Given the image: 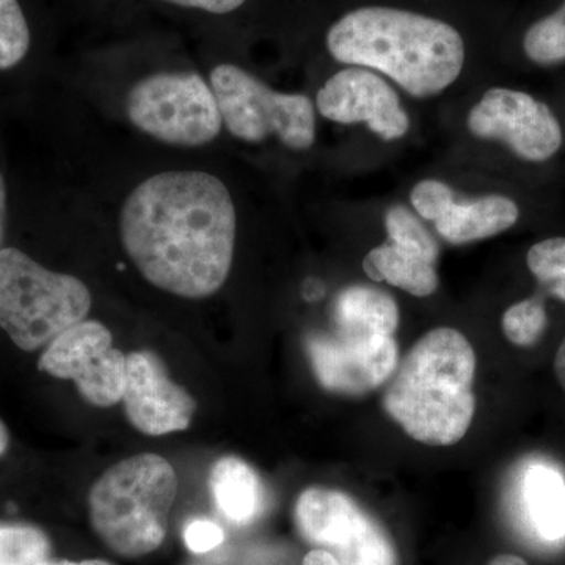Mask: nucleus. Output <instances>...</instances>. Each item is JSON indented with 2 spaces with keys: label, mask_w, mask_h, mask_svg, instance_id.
Wrapping results in <instances>:
<instances>
[{
  "label": "nucleus",
  "mask_w": 565,
  "mask_h": 565,
  "mask_svg": "<svg viewBox=\"0 0 565 565\" xmlns=\"http://www.w3.org/2000/svg\"><path fill=\"white\" fill-rule=\"evenodd\" d=\"M555 373L557 377V382H559L561 386L565 390V338L563 343H561L559 349H557L555 356Z\"/></svg>",
  "instance_id": "30"
},
{
  "label": "nucleus",
  "mask_w": 565,
  "mask_h": 565,
  "mask_svg": "<svg viewBox=\"0 0 565 565\" xmlns=\"http://www.w3.org/2000/svg\"><path fill=\"white\" fill-rule=\"evenodd\" d=\"M546 310L541 297H531L514 303L501 319L504 337L519 348H531L539 343L546 330Z\"/></svg>",
  "instance_id": "24"
},
{
  "label": "nucleus",
  "mask_w": 565,
  "mask_h": 565,
  "mask_svg": "<svg viewBox=\"0 0 565 565\" xmlns=\"http://www.w3.org/2000/svg\"><path fill=\"white\" fill-rule=\"evenodd\" d=\"M363 270L373 280L388 282L411 296L429 297L438 289L435 263L390 243L367 253Z\"/></svg>",
  "instance_id": "18"
},
{
  "label": "nucleus",
  "mask_w": 565,
  "mask_h": 565,
  "mask_svg": "<svg viewBox=\"0 0 565 565\" xmlns=\"http://www.w3.org/2000/svg\"><path fill=\"white\" fill-rule=\"evenodd\" d=\"M223 539H225V534H223L222 527L210 520H193L185 526V546L196 555H203V553L217 548Z\"/></svg>",
  "instance_id": "26"
},
{
  "label": "nucleus",
  "mask_w": 565,
  "mask_h": 565,
  "mask_svg": "<svg viewBox=\"0 0 565 565\" xmlns=\"http://www.w3.org/2000/svg\"><path fill=\"white\" fill-rule=\"evenodd\" d=\"M526 264L546 291L565 303V237H548L534 244Z\"/></svg>",
  "instance_id": "23"
},
{
  "label": "nucleus",
  "mask_w": 565,
  "mask_h": 565,
  "mask_svg": "<svg viewBox=\"0 0 565 565\" xmlns=\"http://www.w3.org/2000/svg\"><path fill=\"white\" fill-rule=\"evenodd\" d=\"M33 565H114L107 563V561L103 559H88L81 561V563H74V561H52L50 557L47 559L40 561V563Z\"/></svg>",
  "instance_id": "31"
},
{
  "label": "nucleus",
  "mask_w": 565,
  "mask_h": 565,
  "mask_svg": "<svg viewBox=\"0 0 565 565\" xmlns=\"http://www.w3.org/2000/svg\"><path fill=\"white\" fill-rule=\"evenodd\" d=\"M526 57L537 65L565 62V0L563 6L534 22L523 39Z\"/></svg>",
  "instance_id": "20"
},
{
  "label": "nucleus",
  "mask_w": 565,
  "mask_h": 565,
  "mask_svg": "<svg viewBox=\"0 0 565 565\" xmlns=\"http://www.w3.org/2000/svg\"><path fill=\"white\" fill-rule=\"evenodd\" d=\"M385 230L390 237V244L437 264L438 255H440L437 241L407 207L399 206V204L390 207L385 214Z\"/></svg>",
  "instance_id": "21"
},
{
  "label": "nucleus",
  "mask_w": 565,
  "mask_h": 565,
  "mask_svg": "<svg viewBox=\"0 0 565 565\" xmlns=\"http://www.w3.org/2000/svg\"><path fill=\"white\" fill-rule=\"evenodd\" d=\"M237 217L232 193L206 172H163L140 182L120 214L122 248L145 280L206 299L228 280Z\"/></svg>",
  "instance_id": "1"
},
{
  "label": "nucleus",
  "mask_w": 565,
  "mask_h": 565,
  "mask_svg": "<svg viewBox=\"0 0 565 565\" xmlns=\"http://www.w3.org/2000/svg\"><path fill=\"white\" fill-rule=\"evenodd\" d=\"M489 565H527L526 561L523 557L515 555H500L493 557L490 561Z\"/></svg>",
  "instance_id": "32"
},
{
  "label": "nucleus",
  "mask_w": 565,
  "mask_h": 565,
  "mask_svg": "<svg viewBox=\"0 0 565 565\" xmlns=\"http://www.w3.org/2000/svg\"><path fill=\"white\" fill-rule=\"evenodd\" d=\"M478 139L504 141L519 158L545 162L563 147V128L553 110L525 92L490 88L468 115Z\"/></svg>",
  "instance_id": "10"
},
{
  "label": "nucleus",
  "mask_w": 565,
  "mask_h": 565,
  "mask_svg": "<svg viewBox=\"0 0 565 565\" xmlns=\"http://www.w3.org/2000/svg\"><path fill=\"white\" fill-rule=\"evenodd\" d=\"M10 445V435L9 430H7L6 424H3L2 419H0V456L6 455L7 448Z\"/></svg>",
  "instance_id": "33"
},
{
  "label": "nucleus",
  "mask_w": 565,
  "mask_h": 565,
  "mask_svg": "<svg viewBox=\"0 0 565 565\" xmlns=\"http://www.w3.org/2000/svg\"><path fill=\"white\" fill-rule=\"evenodd\" d=\"M182 9L206 11L211 14H228L244 6L247 0H162Z\"/></svg>",
  "instance_id": "27"
},
{
  "label": "nucleus",
  "mask_w": 565,
  "mask_h": 565,
  "mask_svg": "<svg viewBox=\"0 0 565 565\" xmlns=\"http://www.w3.org/2000/svg\"><path fill=\"white\" fill-rule=\"evenodd\" d=\"M411 202L423 218L435 223L456 203V196L445 182L424 180L412 189Z\"/></svg>",
  "instance_id": "25"
},
{
  "label": "nucleus",
  "mask_w": 565,
  "mask_h": 565,
  "mask_svg": "<svg viewBox=\"0 0 565 565\" xmlns=\"http://www.w3.org/2000/svg\"><path fill=\"white\" fill-rule=\"evenodd\" d=\"M92 294L74 275L54 273L20 248L0 250V329L35 352L87 318Z\"/></svg>",
  "instance_id": "5"
},
{
  "label": "nucleus",
  "mask_w": 565,
  "mask_h": 565,
  "mask_svg": "<svg viewBox=\"0 0 565 565\" xmlns=\"http://www.w3.org/2000/svg\"><path fill=\"white\" fill-rule=\"evenodd\" d=\"M316 107L327 120L340 125L364 122L384 140H399L411 129V118L399 96L379 74L367 68L338 71L316 96Z\"/></svg>",
  "instance_id": "12"
},
{
  "label": "nucleus",
  "mask_w": 565,
  "mask_h": 565,
  "mask_svg": "<svg viewBox=\"0 0 565 565\" xmlns=\"http://www.w3.org/2000/svg\"><path fill=\"white\" fill-rule=\"evenodd\" d=\"M31 41L20 0H0V71L20 65L31 50Z\"/></svg>",
  "instance_id": "22"
},
{
  "label": "nucleus",
  "mask_w": 565,
  "mask_h": 565,
  "mask_svg": "<svg viewBox=\"0 0 565 565\" xmlns=\"http://www.w3.org/2000/svg\"><path fill=\"white\" fill-rule=\"evenodd\" d=\"M121 401L129 423L152 437L188 429L196 412V401L174 384L162 360L148 351L126 356Z\"/></svg>",
  "instance_id": "13"
},
{
  "label": "nucleus",
  "mask_w": 565,
  "mask_h": 565,
  "mask_svg": "<svg viewBox=\"0 0 565 565\" xmlns=\"http://www.w3.org/2000/svg\"><path fill=\"white\" fill-rule=\"evenodd\" d=\"M214 503L234 525H248L264 508V487L252 465L239 457H222L210 476Z\"/></svg>",
  "instance_id": "15"
},
{
  "label": "nucleus",
  "mask_w": 565,
  "mask_h": 565,
  "mask_svg": "<svg viewBox=\"0 0 565 565\" xmlns=\"http://www.w3.org/2000/svg\"><path fill=\"white\" fill-rule=\"evenodd\" d=\"M520 207L504 195H486L471 202L455 203L435 228L446 243L462 245L489 239L511 230L519 222Z\"/></svg>",
  "instance_id": "14"
},
{
  "label": "nucleus",
  "mask_w": 565,
  "mask_h": 565,
  "mask_svg": "<svg viewBox=\"0 0 565 565\" xmlns=\"http://www.w3.org/2000/svg\"><path fill=\"white\" fill-rule=\"evenodd\" d=\"M476 355L459 330L438 327L416 341L386 382V415L412 440L459 444L473 423Z\"/></svg>",
  "instance_id": "3"
},
{
  "label": "nucleus",
  "mask_w": 565,
  "mask_h": 565,
  "mask_svg": "<svg viewBox=\"0 0 565 565\" xmlns=\"http://www.w3.org/2000/svg\"><path fill=\"white\" fill-rule=\"evenodd\" d=\"M294 516L303 539L332 553L340 565H397L384 526L348 493L308 487L297 498Z\"/></svg>",
  "instance_id": "8"
},
{
  "label": "nucleus",
  "mask_w": 565,
  "mask_h": 565,
  "mask_svg": "<svg viewBox=\"0 0 565 565\" xmlns=\"http://www.w3.org/2000/svg\"><path fill=\"white\" fill-rule=\"evenodd\" d=\"M126 114L139 131L173 147H203L223 128L214 92L196 73L143 77L128 93Z\"/></svg>",
  "instance_id": "7"
},
{
  "label": "nucleus",
  "mask_w": 565,
  "mask_h": 565,
  "mask_svg": "<svg viewBox=\"0 0 565 565\" xmlns=\"http://www.w3.org/2000/svg\"><path fill=\"white\" fill-rule=\"evenodd\" d=\"M302 565H340V563L327 550L316 548L305 556Z\"/></svg>",
  "instance_id": "28"
},
{
  "label": "nucleus",
  "mask_w": 565,
  "mask_h": 565,
  "mask_svg": "<svg viewBox=\"0 0 565 565\" xmlns=\"http://www.w3.org/2000/svg\"><path fill=\"white\" fill-rule=\"evenodd\" d=\"M50 553V537L40 527L0 522V565H33Z\"/></svg>",
  "instance_id": "19"
},
{
  "label": "nucleus",
  "mask_w": 565,
  "mask_h": 565,
  "mask_svg": "<svg viewBox=\"0 0 565 565\" xmlns=\"http://www.w3.org/2000/svg\"><path fill=\"white\" fill-rule=\"evenodd\" d=\"M326 43L334 61L379 71L415 98L440 95L465 65V43L451 24L390 7L349 11Z\"/></svg>",
  "instance_id": "2"
},
{
  "label": "nucleus",
  "mask_w": 565,
  "mask_h": 565,
  "mask_svg": "<svg viewBox=\"0 0 565 565\" xmlns=\"http://www.w3.org/2000/svg\"><path fill=\"white\" fill-rule=\"evenodd\" d=\"M177 493V471L162 456L145 452L121 460L88 493L93 530L117 555H150L166 541Z\"/></svg>",
  "instance_id": "4"
},
{
  "label": "nucleus",
  "mask_w": 565,
  "mask_h": 565,
  "mask_svg": "<svg viewBox=\"0 0 565 565\" xmlns=\"http://www.w3.org/2000/svg\"><path fill=\"white\" fill-rule=\"evenodd\" d=\"M527 519L548 542L565 537V479L552 465L531 463L522 476Z\"/></svg>",
  "instance_id": "17"
},
{
  "label": "nucleus",
  "mask_w": 565,
  "mask_h": 565,
  "mask_svg": "<svg viewBox=\"0 0 565 565\" xmlns=\"http://www.w3.org/2000/svg\"><path fill=\"white\" fill-rule=\"evenodd\" d=\"M222 121L234 139L259 143L278 137L285 147L303 151L316 140L315 104L300 93L275 92L233 63L210 74Z\"/></svg>",
  "instance_id": "6"
},
{
  "label": "nucleus",
  "mask_w": 565,
  "mask_h": 565,
  "mask_svg": "<svg viewBox=\"0 0 565 565\" xmlns=\"http://www.w3.org/2000/svg\"><path fill=\"white\" fill-rule=\"evenodd\" d=\"M311 370L327 392L363 396L381 388L399 364L394 337L351 333H315L307 340Z\"/></svg>",
  "instance_id": "11"
},
{
  "label": "nucleus",
  "mask_w": 565,
  "mask_h": 565,
  "mask_svg": "<svg viewBox=\"0 0 565 565\" xmlns=\"http://www.w3.org/2000/svg\"><path fill=\"white\" fill-rule=\"evenodd\" d=\"M110 330L99 321L70 327L46 345L39 370L62 381H73L87 403L111 407L125 393L126 356L111 345Z\"/></svg>",
  "instance_id": "9"
},
{
  "label": "nucleus",
  "mask_w": 565,
  "mask_h": 565,
  "mask_svg": "<svg viewBox=\"0 0 565 565\" xmlns=\"http://www.w3.org/2000/svg\"><path fill=\"white\" fill-rule=\"evenodd\" d=\"M334 330L394 337L399 326V307L388 292L367 285H353L334 302Z\"/></svg>",
  "instance_id": "16"
},
{
  "label": "nucleus",
  "mask_w": 565,
  "mask_h": 565,
  "mask_svg": "<svg viewBox=\"0 0 565 565\" xmlns=\"http://www.w3.org/2000/svg\"><path fill=\"white\" fill-rule=\"evenodd\" d=\"M7 223V184L0 174V250H2L3 237H6Z\"/></svg>",
  "instance_id": "29"
}]
</instances>
